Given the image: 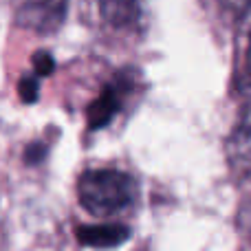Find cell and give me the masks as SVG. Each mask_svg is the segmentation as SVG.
I'll return each mask as SVG.
<instances>
[{
    "label": "cell",
    "instance_id": "cell-9",
    "mask_svg": "<svg viewBox=\"0 0 251 251\" xmlns=\"http://www.w3.org/2000/svg\"><path fill=\"white\" fill-rule=\"evenodd\" d=\"M247 64H249V71H251V40H249V49H247Z\"/></svg>",
    "mask_w": 251,
    "mask_h": 251
},
{
    "label": "cell",
    "instance_id": "cell-7",
    "mask_svg": "<svg viewBox=\"0 0 251 251\" xmlns=\"http://www.w3.org/2000/svg\"><path fill=\"white\" fill-rule=\"evenodd\" d=\"M33 62H35L38 73L47 75V73H51V71H53V60H51V55H49V53H38Z\"/></svg>",
    "mask_w": 251,
    "mask_h": 251
},
{
    "label": "cell",
    "instance_id": "cell-6",
    "mask_svg": "<svg viewBox=\"0 0 251 251\" xmlns=\"http://www.w3.org/2000/svg\"><path fill=\"white\" fill-rule=\"evenodd\" d=\"M218 4H221L238 25L251 29V0H218Z\"/></svg>",
    "mask_w": 251,
    "mask_h": 251
},
{
    "label": "cell",
    "instance_id": "cell-4",
    "mask_svg": "<svg viewBox=\"0 0 251 251\" xmlns=\"http://www.w3.org/2000/svg\"><path fill=\"white\" fill-rule=\"evenodd\" d=\"M130 231L124 225H93V227H82L79 229V240L88 247L95 249H110L117 247L128 238Z\"/></svg>",
    "mask_w": 251,
    "mask_h": 251
},
{
    "label": "cell",
    "instance_id": "cell-1",
    "mask_svg": "<svg viewBox=\"0 0 251 251\" xmlns=\"http://www.w3.org/2000/svg\"><path fill=\"white\" fill-rule=\"evenodd\" d=\"M79 203L93 216H115L137 203L139 185L128 172L115 168L86 170L77 183Z\"/></svg>",
    "mask_w": 251,
    "mask_h": 251
},
{
    "label": "cell",
    "instance_id": "cell-5",
    "mask_svg": "<svg viewBox=\"0 0 251 251\" xmlns=\"http://www.w3.org/2000/svg\"><path fill=\"white\" fill-rule=\"evenodd\" d=\"M117 84H113L110 88H106L104 95L93 104V108L88 110V122H91V128H101L115 117V113L119 110V104H122V88H115Z\"/></svg>",
    "mask_w": 251,
    "mask_h": 251
},
{
    "label": "cell",
    "instance_id": "cell-8",
    "mask_svg": "<svg viewBox=\"0 0 251 251\" xmlns=\"http://www.w3.org/2000/svg\"><path fill=\"white\" fill-rule=\"evenodd\" d=\"M22 97H25V101H33L35 95H38V84H35V79H22Z\"/></svg>",
    "mask_w": 251,
    "mask_h": 251
},
{
    "label": "cell",
    "instance_id": "cell-2",
    "mask_svg": "<svg viewBox=\"0 0 251 251\" xmlns=\"http://www.w3.org/2000/svg\"><path fill=\"white\" fill-rule=\"evenodd\" d=\"M100 13L108 26L126 33H141L146 29V0H97Z\"/></svg>",
    "mask_w": 251,
    "mask_h": 251
},
{
    "label": "cell",
    "instance_id": "cell-3",
    "mask_svg": "<svg viewBox=\"0 0 251 251\" xmlns=\"http://www.w3.org/2000/svg\"><path fill=\"white\" fill-rule=\"evenodd\" d=\"M227 159L231 172L245 183H251V106L243 110L236 128L227 139Z\"/></svg>",
    "mask_w": 251,
    "mask_h": 251
}]
</instances>
